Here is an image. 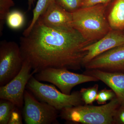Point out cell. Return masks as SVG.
Returning <instances> with one entry per match:
<instances>
[{
    "instance_id": "obj_8",
    "label": "cell",
    "mask_w": 124,
    "mask_h": 124,
    "mask_svg": "<svg viewBox=\"0 0 124 124\" xmlns=\"http://www.w3.org/2000/svg\"><path fill=\"white\" fill-rule=\"evenodd\" d=\"M31 65L24 61L19 73L6 85L0 87V98L8 100L18 108L24 104V94L25 88L31 78L35 74L32 70Z\"/></svg>"
},
{
    "instance_id": "obj_9",
    "label": "cell",
    "mask_w": 124,
    "mask_h": 124,
    "mask_svg": "<svg viewBox=\"0 0 124 124\" xmlns=\"http://www.w3.org/2000/svg\"><path fill=\"white\" fill-rule=\"evenodd\" d=\"M84 67L86 70L124 73V44L96 56L85 64Z\"/></svg>"
},
{
    "instance_id": "obj_19",
    "label": "cell",
    "mask_w": 124,
    "mask_h": 124,
    "mask_svg": "<svg viewBox=\"0 0 124 124\" xmlns=\"http://www.w3.org/2000/svg\"><path fill=\"white\" fill-rule=\"evenodd\" d=\"M81 1L82 0H55L61 7L71 13L79 8Z\"/></svg>"
},
{
    "instance_id": "obj_23",
    "label": "cell",
    "mask_w": 124,
    "mask_h": 124,
    "mask_svg": "<svg viewBox=\"0 0 124 124\" xmlns=\"http://www.w3.org/2000/svg\"><path fill=\"white\" fill-rule=\"evenodd\" d=\"M114 124H124V107L120 106L114 116Z\"/></svg>"
},
{
    "instance_id": "obj_11",
    "label": "cell",
    "mask_w": 124,
    "mask_h": 124,
    "mask_svg": "<svg viewBox=\"0 0 124 124\" xmlns=\"http://www.w3.org/2000/svg\"><path fill=\"white\" fill-rule=\"evenodd\" d=\"M38 20L46 26L52 28H73L72 13L61 7L55 0L50 4Z\"/></svg>"
},
{
    "instance_id": "obj_2",
    "label": "cell",
    "mask_w": 124,
    "mask_h": 124,
    "mask_svg": "<svg viewBox=\"0 0 124 124\" xmlns=\"http://www.w3.org/2000/svg\"><path fill=\"white\" fill-rule=\"evenodd\" d=\"M110 4L78 9L72 13V27L89 42L97 41L112 29L106 15Z\"/></svg>"
},
{
    "instance_id": "obj_14",
    "label": "cell",
    "mask_w": 124,
    "mask_h": 124,
    "mask_svg": "<svg viewBox=\"0 0 124 124\" xmlns=\"http://www.w3.org/2000/svg\"><path fill=\"white\" fill-rule=\"evenodd\" d=\"M54 0H38L33 10V17L31 23L23 33V36L28 35L40 16L46 10Z\"/></svg>"
},
{
    "instance_id": "obj_21",
    "label": "cell",
    "mask_w": 124,
    "mask_h": 124,
    "mask_svg": "<svg viewBox=\"0 0 124 124\" xmlns=\"http://www.w3.org/2000/svg\"><path fill=\"white\" fill-rule=\"evenodd\" d=\"M18 108L16 107L12 112L8 124H23L22 120V117H21V114Z\"/></svg>"
},
{
    "instance_id": "obj_24",
    "label": "cell",
    "mask_w": 124,
    "mask_h": 124,
    "mask_svg": "<svg viewBox=\"0 0 124 124\" xmlns=\"http://www.w3.org/2000/svg\"><path fill=\"white\" fill-rule=\"evenodd\" d=\"M36 0H28V10H30L34 4V2Z\"/></svg>"
},
{
    "instance_id": "obj_10",
    "label": "cell",
    "mask_w": 124,
    "mask_h": 124,
    "mask_svg": "<svg viewBox=\"0 0 124 124\" xmlns=\"http://www.w3.org/2000/svg\"><path fill=\"white\" fill-rule=\"evenodd\" d=\"M124 44V31L112 29L103 37L84 48L87 54L83 60V67L96 56Z\"/></svg>"
},
{
    "instance_id": "obj_3",
    "label": "cell",
    "mask_w": 124,
    "mask_h": 124,
    "mask_svg": "<svg viewBox=\"0 0 124 124\" xmlns=\"http://www.w3.org/2000/svg\"><path fill=\"white\" fill-rule=\"evenodd\" d=\"M120 106L116 97L101 106L83 104L63 108L59 116L70 124H114V116Z\"/></svg>"
},
{
    "instance_id": "obj_16",
    "label": "cell",
    "mask_w": 124,
    "mask_h": 124,
    "mask_svg": "<svg viewBox=\"0 0 124 124\" xmlns=\"http://www.w3.org/2000/svg\"><path fill=\"white\" fill-rule=\"evenodd\" d=\"M16 106L8 100L1 99L0 101V124H8L12 112Z\"/></svg>"
},
{
    "instance_id": "obj_15",
    "label": "cell",
    "mask_w": 124,
    "mask_h": 124,
    "mask_svg": "<svg viewBox=\"0 0 124 124\" xmlns=\"http://www.w3.org/2000/svg\"><path fill=\"white\" fill-rule=\"evenodd\" d=\"M25 21L24 15L18 10L10 11L6 19L8 26L13 30H18L22 28L24 26Z\"/></svg>"
},
{
    "instance_id": "obj_1",
    "label": "cell",
    "mask_w": 124,
    "mask_h": 124,
    "mask_svg": "<svg viewBox=\"0 0 124 124\" xmlns=\"http://www.w3.org/2000/svg\"><path fill=\"white\" fill-rule=\"evenodd\" d=\"M92 43L73 28H52L37 20L19 46L23 60L36 73L48 68L80 70L87 53L84 48Z\"/></svg>"
},
{
    "instance_id": "obj_6",
    "label": "cell",
    "mask_w": 124,
    "mask_h": 124,
    "mask_svg": "<svg viewBox=\"0 0 124 124\" xmlns=\"http://www.w3.org/2000/svg\"><path fill=\"white\" fill-rule=\"evenodd\" d=\"M23 115L26 124H59L58 110L44 102L38 101L30 91L25 90Z\"/></svg>"
},
{
    "instance_id": "obj_7",
    "label": "cell",
    "mask_w": 124,
    "mask_h": 124,
    "mask_svg": "<svg viewBox=\"0 0 124 124\" xmlns=\"http://www.w3.org/2000/svg\"><path fill=\"white\" fill-rule=\"evenodd\" d=\"M24 60L20 46L3 40L0 43V85L3 86L20 72Z\"/></svg>"
},
{
    "instance_id": "obj_4",
    "label": "cell",
    "mask_w": 124,
    "mask_h": 124,
    "mask_svg": "<svg viewBox=\"0 0 124 124\" xmlns=\"http://www.w3.org/2000/svg\"><path fill=\"white\" fill-rule=\"evenodd\" d=\"M26 87L38 100L48 103L58 111L66 108L84 104L80 91H74L70 94L63 93L53 85L41 83L33 76Z\"/></svg>"
},
{
    "instance_id": "obj_20",
    "label": "cell",
    "mask_w": 124,
    "mask_h": 124,
    "mask_svg": "<svg viewBox=\"0 0 124 124\" xmlns=\"http://www.w3.org/2000/svg\"><path fill=\"white\" fill-rule=\"evenodd\" d=\"M116 97L115 93L112 90L104 89L99 91L96 101L98 104L103 105Z\"/></svg>"
},
{
    "instance_id": "obj_22",
    "label": "cell",
    "mask_w": 124,
    "mask_h": 124,
    "mask_svg": "<svg viewBox=\"0 0 124 124\" xmlns=\"http://www.w3.org/2000/svg\"><path fill=\"white\" fill-rule=\"evenodd\" d=\"M112 0H82L80 5V8L90 7L99 4L110 3Z\"/></svg>"
},
{
    "instance_id": "obj_12",
    "label": "cell",
    "mask_w": 124,
    "mask_h": 124,
    "mask_svg": "<svg viewBox=\"0 0 124 124\" xmlns=\"http://www.w3.org/2000/svg\"><path fill=\"white\" fill-rule=\"evenodd\" d=\"M84 74L94 77L104 83L115 93L121 106L124 107V73L97 70H86Z\"/></svg>"
},
{
    "instance_id": "obj_17",
    "label": "cell",
    "mask_w": 124,
    "mask_h": 124,
    "mask_svg": "<svg viewBox=\"0 0 124 124\" xmlns=\"http://www.w3.org/2000/svg\"><path fill=\"white\" fill-rule=\"evenodd\" d=\"M99 85L95 84L92 87L82 88L80 92L85 104H93L96 100L98 93Z\"/></svg>"
},
{
    "instance_id": "obj_13",
    "label": "cell",
    "mask_w": 124,
    "mask_h": 124,
    "mask_svg": "<svg viewBox=\"0 0 124 124\" xmlns=\"http://www.w3.org/2000/svg\"><path fill=\"white\" fill-rule=\"evenodd\" d=\"M106 15L112 29L124 31V0H113Z\"/></svg>"
},
{
    "instance_id": "obj_18",
    "label": "cell",
    "mask_w": 124,
    "mask_h": 124,
    "mask_svg": "<svg viewBox=\"0 0 124 124\" xmlns=\"http://www.w3.org/2000/svg\"><path fill=\"white\" fill-rule=\"evenodd\" d=\"M14 5L13 0H0V35L2 34L4 25L10 9Z\"/></svg>"
},
{
    "instance_id": "obj_5",
    "label": "cell",
    "mask_w": 124,
    "mask_h": 124,
    "mask_svg": "<svg viewBox=\"0 0 124 124\" xmlns=\"http://www.w3.org/2000/svg\"><path fill=\"white\" fill-rule=\"evenodd\" d=\"M34 77L39 81L53 84L67 94H71L72 89L78 85L99 81L92 76L74 73L63 68H46L35 73Z\"/></svg>"
}]
</instances>
